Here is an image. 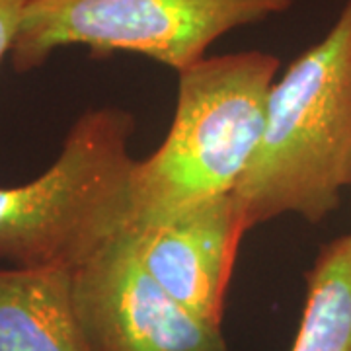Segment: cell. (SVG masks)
Segmentation results:
<instances>
[{"label":"cell","instance_id":"6","mask_svg":"<svg viewBox=\"0 0 351 351\" xmlns=\"http://www.w3.org/2000/svg\"><path fill=\"white\" fill-rule=\"evenodd\" d=\"M129 230L145 271L174 301L221 326L240 240L250 230L232 193Z\"/></svg>","mask_w":351,"mask_h":351},{"label":"cell","instance_id":"4","mask_svg":"<svg viewBox=\"0 0 351 351\" xmlns=\"http://www.w3.org/2000/svg\"><path fill=\"white\" fill-rule=\"evenodd\" d=\"M295 0H27L10 51L16 73H32L57 49L92 57L133 53L186 71L232 29L287 12Z\"/></svg>","mask_w":351,"mask_h":351},{"label":"cell","instance_id":"1","mask_svg":"<svg viewBox=\"0 0 351 351\" xmlns=\"http://www.w3.org/2000/svg\"><path fill=\"white\" fill-rule=\"evenodd\" d=\"M351 188V0L269 88L262 137L232 197L248 228L283 215L320 225Z\"/></svg>","mask_w":351,"mask_h":351},{"label":"cell","instance_id":"9","mask_svg":"<svg viewBox=\"0 0 351 351\" xmlns=\"http://www.w3.org/2000/svg\"><path fill=\"white\" fill-rule=\"evenodd\" d=\"M27 0H0V63L10 57Z\"/></svg>","mask_w":351,"mask_h":351},{"label":"cell","instance_id":"5","mask_svg":"<svg viewBox=\"0 0 351 351\" xmlns=\"http://www.w3.org/2000/svg\"><path fill=\"white\" fill-rule=\"evenodd\" d=\"M73 302L92 351H230L145 271L129 228L73 271Z\"/></svg>","mask_w":351,"mask_h":351},{"label":"cell","instance_id":"2","mask_svg":"<svg viewBox=\"0 0 351 351\" xmlns=\"http://www.w3.org/2000/svg\"><path fill=\"white\" fill-rule=\"evenodd\" d=\"M279 66L276 55L252 49L205 57L178 73L168 135L133 168L127 228L234 191L262 137Z\"/></svg>","mask_w":351,"mask_h":351},{"label":"cell","instance_id":"3","mask_svg":"<svg viewBox=\"0 0 351 351\" xmlns=\"http://www.w3.org/2000/svg\"><path fill=\"white\" fill-rule=\"evenodd\" d=\"M133 113L96 108L76 117L49 168L0 188V262L75 271L129 226Z\"/></svg>","mask_w":351,"mask_h":351},{"label":"cell","instance_id":"8","mask_svg":"<svg viewBox=\"0 0 351 351\" xmlns=\"http://www.w3.org/2000/svg\"><path fill=\"white\" fill-rule=\"evenodd\" d=\"M289 351H351V234L324 244L306 271V297Z\"/></svg>","mask_w":351,"mask_h":351},{"label":"cell","instance_id":"7","mask_svg":"<svg viewBox=\"0 0 351 351\" xmlns=\"http://www.w3.org/2000/svg\"><path fill=\"white\" fill-rule=\"evenodd\" d=\"M0 351H92L73 302V271L0 269Z\"/></svg>","mask_w":351,"mask_h":351}]
</instances>
